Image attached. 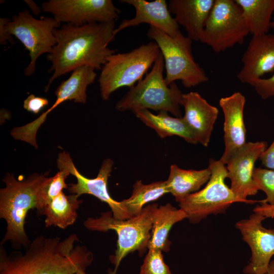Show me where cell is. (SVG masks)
Masks as SVG:
<instances>
[{"label":"cell","mask_w":274,"mask_h":274,"mask_svg":"<svg viewBox=\"0 0 274 274\" xmlns=\"http://www.w3.org/2000/svg\"><path fill=\"white\" fill-rule=\"evenodd\" d=\"M33 173L25 180H17L7 173L3 179L5 187L0 189V218L6 222V230L1 244L10 242L13 248H26L31 241L24 229L28 212L36 208L37 194L47 177Z\"/></svg>","instance_id":"obj_3"},{"label":"cell","mask_w":274,"mask_h":274,"mask_svg":"<svg viewBox=\"0 0 274 274\" xmlns=\"http://www.w3.org/2000/svg\"><path fill=\"white\" fill-rule=\"evenodd\" d=\"M41 8L58 22L75 25L115 21L120 12L111 0H49Z\"/></svg>","instance_id":"obj_12"},{"label":"cell","mask_w":274,"mask_h":274,"mask_svg":"<svg viewBox=\"0 0 274 274\" xmlns=\"http://www.w3.org/2000/svg\"><path fill=\"white\" fill-rule=\"evenodd\" d=\"M24 2L28 5L33 15L38 16L42 11V8L39 7L33 1L25 0Z\"/></svg>","instance_id":"obj_35"},{"label":"cell","mask_w":274,"mask_h":274,"mask_svg":"<svg viewBox=\"0 0 274 274\" xmlns=\"http://www.w3.org/2000/svg\"><path fill=\"white\" fill-rule=\"evenodd\" d=\"M259 159L265 167L274 169V140L269 147L262 153Z\"/></svg>","instance_id":"obj_32"},{"label":"cell","mask_w":274,"mask_h":274,"mask_svg":"<svg viewBox=\"0 0 274 274\" xmlns=\"http://www.w3.org/2000/svg\"><path fill=\"white\" fill-rule=\"evenodd\" d=\"M214 3L215 0H170L168 8L178 24L185 28L187 37L199 41Z\"/></svg>","instance_id":"obj_20"},{"label":"cell","mask_w":274,"mask_h":274,"mask_svg":"<svg viewBox=\"0 0 274 274\" xmlns=\"http://www.w3.org/2000/svg\"><path fill=\"white\" fill-rule=\"evenodd\" d=\"M265 219V217L254 213L249 218L235 224L243 240L249 245L251 252L250 262L243 270L245 274H266L274 255V229H267L262 225Z\"/></svg>","instance_id":"obj_14"},{"label":"cell","mask_w":274,"mask_h":274,"mask_svg":"<svg viewBox=\"0 0 274 274\" xmlns=\"http://www.w3.org/2000/svg\"><path fill=\"white\" fill-rule=\"evenodd\" d=\"M140 274H172L168 266L163 260L162 251L153 249H148Z\"/></svg>","instance_id":"obj_29"},{"label":"cell","mask_w":274,"mask_h":274,"mask_svg":"<svg viewBox=\"0 0 274 274\" xmlns=\"http://www.w3.org/2000/svg\"><path fill=\"white\" fill-rule=\"evenodd\" d=\"M242 67L236 75L242 83L252 85L274 71V34L253 36L242 57Z\"/></svg>","instance_id":"obj_16"},{"label":"cell","mask_w":274,"mask_h":274,"mask_svg":"<svg viewBox=\"0 0 274 274\" xmlns=\"http://www.w3.org/2000/svg\"><path fill=\"white\" fill-rule=\"evenodd\" d=\"M211 172L208 167L201 170L184 169L176 164L170 167L166 181L169 193L180 202L189 195L199 191L208 182Z\"/></svg>","instance_id":"obj_23"},{"label":"cell","mask_w":274,"mask_h":274,"mask_svg":"<svg viewBox=\"0 0 274 274\" xmlns=\"http://www.w3.org/2000/svg\"><path fill=\"white\" fill-rule=\"evenodd\" d=\"M160 54L155 42L144 44L125 53L109 56L98 79L100 96L108 100L112 93L123 87H132L146 75Z\"/></svg>","instance_id":"obj_6"},{"label":"cell","mask_w":274,"mask_h":274,"mask_svg":"<svg viewBox=\"0 0 274 274\" xmlns=\"http://www.w3.org/2000/svg\"><path fill=\"white\" fill-rule=\"evenodd\" d=\"M57 165L59 169L66 170L77 179L76 183L68 185L67 189L70 193L78 196L85 194L95 196L110 207L115 219L125 220L130 218L121 201L114 200L108 191V179L114 165L112 159L107 158L103 161L97 177L93 179L83 176L76 167L69 153L65 151L58 154Z\"/></svg>","instance_id":"obj_13"},{"label":"cell","mask_w":274,"mask_h":274,"mask_svg":"<svg viewBox=\"0 0 274 274\" xmlns=\"http://www.w3.org/2000/svg\"><path fill=\"white\" fill-rule=\"evenodd\" d=\"M211 176L206 186L179 202L191 223H198L210 215L224 213L233 203L254 204L261 200H243L237 197L225 183L226 167L220 159H210L208 167Z\"/></svg>","instance_id":"obj_8"},{"label":"cell","mask_w":274,"mask_h":274,"mask_svg":"<svg viewBox=\"0 0 274 274\" xmlns=\"http://www.w3.org/2000/svg\"><path fill=\"white\" fill-rule=\"evenodd\" d=\"M187 219L182 209H177L170 203L158 206L155 210L148 249L167 252L171 244L168 239L169 231L176 223Z\"/></svg>","instance_id":"obj_22"},{"label":"cell","mask_w":274,"mask_h":274,"mask_svg":"<svg viewBox=\"0 0 274 274\" xmlns=\"http://www.w3.org/2000/svg\"><path fill=\"white\" fill-rule=\"evenodd\" d=\"M76 274H87L85 271V270H83V269H81V270H79Z\"/></svg>","instance_id":"obj_38"},{"label":"cell","mask_w":274,"mask_h":274,"mask_svg":"<svg viewBox=\"0 0 274 274\" xmlns=\"http://www.w3.org/2000/svg\"><path fill=\"white\" fill-rule=\"evenodd\" d=\"M7 18H0V44L5 45L7 42L14 44V41L12 36L6 30L5 23Z\"/></svg>","instance_id":"obj_34"},{"label":"cell","mask_w":274,"mask_h":274,"mask_svg":"<svg viewBox=\"0 0 274 274\" xmlns=\"http://www.w3.org/2000/svg\"><path fill=\"white\" fill-rule=\"evenodd\" d=\"M157 203L144 207L137 216L125 220L113 217L112 212L101 214L98 218H88L83 224L91 231L106 232L114 230L117 234V248L110 260L115 265L114 270L109 274H116L122 260L129 253L138 251L141 255L148 249L151 238L153 214Z\"/></svg>","instance_id":"obj_5"},{"label":"cell","mask_w":274,"mask_h":274,"mask_svg":"<svg viewBox=\"0 0 274 274\" xmlns=\"http://www.w3.org/2000/svg\"><path fill=\"white\" fill-rule=\"evenodd\" d=\"M253 179L258 190H262L266 198L260 203L274 205V170L262 168H255Z\"/></svg>","instance_id":"obj_28"},{"label":"cell","mask_w":274,"mask_h":274,"mask_svg":"<svg viewBox=\"0 0 274 274\" xmlns=\"http://www.w3.org/2000/svg\"><path fill=\"white\" fill-rule=\"evenodd\" d=\"M249 33L248 23L235 0H215L199 42L218 53L243 44Z\"/></svg>","instance_id":"obj_9"},{"label":"cell","mask_w":274,"mask_h":274,"mask_svg":"<svg viewBox=\"0 0 274 274\" xmlns=\"http://www.w3.org/2000/svg\"><path fill=\"white\" fill-rule=\"evenodd\" d=\"M219 103L224 116L225 144V149L220 160L225 165L231 156L247 143L244 119L246 98L242 93L235 92L221 98Z\"/></svg>","instance_id":"obj_17"},{"label":"cell","mask_w":274,"mask_h":274,"mask_svg":"<svg viewBox=\"0 0 274 274\" xmlns=\"http://www.w3.org/2000/svg\"><path fill=\"white\" fill-rule=\"evenodd\" d=\"M79 197L72 194L67 195L63 191L55 197L40 214L45 216V226L65 229L74 224L78 217L77 210L82 202Z\"/></svg>","instance_id":"obj_24"},{"label":"cell","mask_w":274,"mask_h":274,"mask_svg":"<svg viewBox=\"0 0 274 274\" xmlns=\"http://www.w3.org/2000/svg\"><path fill=\"white\" fill-rule=\"evenodd\" d=\"M121 3L132 6L135 9L134 16L123 19L114 30L115 36L118 32L130 27L143 23L150 24L169 36L175 37L180 31L179 25L173 17L165 0L148 2L145 0H121Z\"/></svg>","instance_id":"obj_18"},{"label":"cell","mask_w":274,"mask_h":274,"mask_svg":"<svg viewBox=\"0 0 274 274\" xmlns=\"http://www.w3.org/2000/svg\"><path fill=\"white\" fill-rule=\"evenodd\" d=\"M79 238L73 233L62 238L39 235L24 253L8 254L0 246V274H76L85 270L93 260L92 253L76 245Z\"/></svg>","instance_id":"obj_2"},{"label":"cell","mask_w":274,"mask_h":274,"mask_svg":"<svg viewBox=\"0 0 274 274\" xmlns=\"http://www.w3.org/2000/svg\"><path fill=\"white\" fill-rule=\"evenodd\" d=\"M135 114L146 125L155 130L161 139L177 135L188 143H198L183 117H171L166 111H160L155 115L148 110L139 111Z\"/></svg>","instance_id":"obj_21"},{"label":"cell","mask_w":274,"mask_h":274,"mask_svg":"<svg viewBox=\"0 0 274 274\" xmlns=\"http://www.w3.org/2000/svg\"><path fill=\"white\" fill-rule=\"evenodd\" d=\"M263 99L274 97V74L268 78H261L252 85Z\"/></svg>","instance_id":"obj_30"},{"label":"cell","mask_w":274,"mask_h":274,"mask_svg":"<svg viewBox=\"0 0 274 274\" xmlns=\"http://www.w3.org/2000/svg\"><path fill=\"white\" fill-rule=\"evenodd\" d=\"M147 35L159 47L164 60L167 85L179 80L189 88L209 80L204 70L194 60L192 41L187 36L180 31L173 37L153 26H150Z\"/></svg>","instance_id":"obj_7"},{"label":"cell","mask_w":274,"mask_h":274,"mask_svg":"<svg viewBox=\"0 0 274 274\" xmlns=\"http://www.w3.org/2000/svg\"><path fill=\"white\" fill-rule=\"evenodd\" d=\"M60 24L53 17L35 18L26 10L19 12L12 19L6 18V30L19 40L29 52L30 60L24 69L25 76L35 73L37 60L41 55L52 51L56 44L53 31Z\"/></svg>","instance_id":"obj_10"},{"label":"cell","mask_w":274,"mask_h":274,"mask_svg":"<svg viewBox=\"0 0 274 274\" xmlns=\"http://www.w3.org/2000/svg\"><path fill=\"white\" fill-rule=\"evenodd\" d=\"M235 1L242 9L252 36L268 33L274 12V0Z\"/></svg>","instance_id":"obj_25"},{"label":"cell","mask_w":274,"mask_h":274,"mask_svg":"<svg viewBox=\"0 0 274 274\" xmlns=\"http://www.w3.org/2000/svg\"><path fill=\"white\" fill-rule=\"evenodd\" d=\"M70 174L66 170L59 169L53 177H47L41 184L37 194L36 208L39 215L51 200L67 188L65 180Z\"/></svg>","instance_id":"obj_27"},{"label":"cell","mask_w":274,"mask_h":274,"mask_svg":"<svg viewBox=\"0 0 274 274\" xmlns=\"http://www.w3.org/2000/svg\"><path fill=\"white\" fill-rule=\"evenodd\" d=\"M115 21L82 25L67 23L55 28L53 32L56 44L47 56L51 63L48 72L52 75L45 91L57 78L79 67L88 66L101 70L107 58L116 52L108 47L115 39Z\"/></svg>","instance_id":"obj_1"},{"label":"cell","mask_w":274,"mask_h":274,"mask_svg":"<svg viewBox=\"0 0 274 274\" xmlns=\"http://www.w3.org/2000/svg\"><path fill=\"white\" fill-rule=\"evenodd\" d=\"M266 148L265 141L247 142L227 163L230 188L239 198L247 200V197L257 194L258 190L253 179L255 163Z\"/></svg>","instance_id":"obj_15"},{"label":"cell","mask_w":274,"mask_h":274,"mask_svg":"<svg viewBox=\"0 0 274 274\" xmlns=\"http://www.w3.org/2000/svg\"><path fill=\"white\" fill-rule=\"evenodd\" d=\"M253 212L259 214L266 218H274V205L261 203L260 205H257L254 208Z\"/></svg>","instance_id":"obj_33"},{"label":"cell","mask_w":274,"mask_h":274,"mask_svg":"<svg viewBox=\"0 0 274 274\" xmlns=\"http://www.w3.org/2000/svg\"></svg>","instance_id":"obj_39"},{"label":"cell","mask_w":274,"mask_h":274,"mask_svg":"<svg viewBox=\"0 0 274 274\" xmlns=\"http://www.w3.org/2000/svg\"><path fill=\"white\" fill-rule=\"evenodd\" d=\"M48 100L42 97L30 94L23 101V108L29 112L38 114L48 105Z\"/></svg>","instance_id":"obj_31"},{"label":"cell","mask_w":274,"mask_h":274,"mask_svg":"<svg viewBox=\"0 0 274 274\" xmlns=\"http://www.w3.org/2000/svg\"><path fill=\"white\" fill-rule=\"evenodd\" d=\"M95 70L88 66H82L75 69L69 78L62 81L55 90L56 99L52 106L33 121L13 128L10 132L11 136L15 140L27 143L37 149V131L53 110L66 100L86 103L87 87L94 82L96 77Z\"/></svg>","instance_id":"obj_11"},{"label":"cell","mask_w":274,"mask_h":274,"mask_svg":"<svg viewBox=\"0 0 274 274\" xmlns=\"http://www.w3.org/2000/svg\"><path fill=\"white\" fill-rule=\"evenodd\" d=\"M183 117L194 134L197 143L207 147L218 115L217 107L209 104L197 92L183 93Z\"/></svg>","instance_id":"obj_19"},{"label":"cell","mask_w":274,"mask_h":274,"mask_svg":"<svg viewBox=\"0 0 274 274\" xmlns=\"http://www.w3.org/2000/svg\"><path fill=\"white\" fill-rule=\"evenodd\" d=\"M164 71V60L160 53L150 72L129 89L116 104L115 109L134 114L142 110L166 111L181 117L183 93L175 82L167 85Z\"/></svg>","instance_id":"obj_4"},{"label":"cell","mask_w":274,"mask_h":274,"mask_svg":"<svg viewBox=\"0 0 274 274\" xmlns=\"http://www.w3.org/2000/svg\"><path fill=\"white\" fill-rule=\"evenodd\" d=\"M168 193L166 181L144 184L141 180H139L133 185L131 195L121 201L131 218L140 214L146 204L156 200Z\"/></svg>","instance_id":"obj_26"},{"label":"cell","mask_w":274,"mask_h":274,"mask_svg":"<svg viewBox=\"0 0 274 274\" xmlns=\"http://www.w3.org/2000/svg\"><path fill=\"white\" fill-rule=\"evenodd\" d=\"M266 274H274V260L271 261L270 262Z\"/></svg>","instance_id":"obj_36"},{"label":"cell","mask_w":274,"mask_h":274,"mask_svg":"<svg viewBox=\"0 0 274 274\" xmlns=\"http://www.w3.org/2000/svg\"><path fill=\"white\" fill-rule=\"evenodd\" d=\"M270 28L274 29V17H273L272 19L271 20V23H270Z\"/></svg>","instance_id":"obj_37"}]
</instances>
